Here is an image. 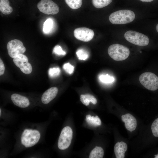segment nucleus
<instances>
[{
  "mask_svg": "<svg viewBox=\"0 0 158 158\" xmlns=\"http://www.w3.org/2000/svg\"><path fill=\"white\" fill-rule=\"evenodd\" d=\"M135 17L134 13L129 10H120L111 13L109 19L114 24H123L130 23Z\"/></svg>",
  "mask_w": 158,
  "mask_h": 158,
  "instance_id": "1",
  "label": "nucleus"
},
{
  "mask_svg": "<svg viewBox=\"0 0 158 158\" xmlns=\"http://www.w3.org/2000/svg\"><path fill=\"white\" fill-rule=\"evenodd\" d=\"M108 52L109 56L116 61L125 60L128 57L130 53L128 48L118 44L110 46L108 49Z\"/></svg>",
  "mask_w": 158,
  "mask_h": 158,
  "instance_id": "2",
  "label": "nucleus"
},
{
  "mask_svg": "<svg viewBox=\"0 0 158 158\" xmlns=\"http://www.w3.org/2000/svg\"><path fill=\"white\" fill-rule=\"evenodd\" d=\"M40 137V134L38 131L25 129L21 135V143L26 147H31L38 142Z\"/></svg>",
  "mask_w": 158,
  "mask_h": 158,
  "instance_id": "3",
  "label": "nucleus"
},
{
  "mask_svg": "<svg viewBox=\"0 0 158 158\" xmlns=\"http://www.w3.org/2000/svg\"><path fill=\"white\" fill-rule=\"evenodd\" d=\"M126 39L135 45L141 46H146L149 43V39L146 35L139 32L129 30L124 34Z\"/></svg>",
  "mask_w": 158,
  "mask_h": 158,
  "instance_id": "4",
  "label": "nucleus"
},
{
  "mask_svg": "<svg viewBox=\"0 0 158 158\" xmlns=\"http://www.w3.org/2000/svg\"><path fill=\"white\" fill-rule=\"evenodd\" d=\"M139 80L141 84L148 90L154 91L158 89V77L152 73H143L139 77Z\"/></svg>",
  "mask_w": 158,
  "mask_h": 158,
  "instance_id": "5",
  "label": "nucleus"
},
{
  "mask_svg": "<svg viewBox=\"0 0 158 158\" xmlns=\"http://www.w3.org/2000/svg\"><path fill=\"white\" fill-rule=\"evenodd\" d=\"M73 134L72 130L70 127L66 126L63 129L58 142V146L59 149L64 150L69 146L72 138Z\"/></svg>",
  "mask_w": 158,
  "mask_h": 158,
  "instance_id": "6",
  "label": "nucleus"
},
{
  "mask_svg": "<svg viewBox=\"0 0 158 158\" xmlns=\"http://www.w3.org/2000/svg\"><path fill=\"white\" fill-rule=\"evenodd\" d=\"M7 48L8 55L13 58L20 54H23L26 51V48L22 42L17 39L9 42L7 44Z\"/></svg>",
  "mask_w": 158,
  "mask_h": 158,
  "instance_id": "7",
  "label": "nucleus"
},
{
  "mask_svg": "<svg viewBox=\"0 0 158 158\" xmlns=\"http://www.w3.org/2000/svg\"><path fill=\"white\" fill-rule=\"evenodd\" d=\"M37 6L40 11L47 15H55L59 11L58 5L51 0H41Z\"/></svg>",
  "mask_w": 158,
  "mask_h": 158,
  "instance_id": "8",
  "label": "nucleus"
},
{
  "mask_svg": "<svg viewBox=\"0 0 158 158\" xmlns=\"http://www.w3.org/2000/svg\"><path fill=\"white\" fill-rule=\"evenodd\" d=\"M74 35L77 39L83 42H87L92 39L94 32L93 30L88 28H79L75 30Z\"/></svg>",
  "mask_w": 158,
  "mask_h": 158,
  "instance_id": "9",
  "label": "nucleus"
},
{
  "mask_svg": "<svg viewBox=\"0 0 158 158\" xmlns=\"http://www.w3.org/2000/svg\"><path fill=\"white\" fill-rule=\"evenodd\" d=\"M122 121L125 123L126 129L132 132L134 130L137 126L136 118L131 114L127 113L121 116Z\"/></svg>",
  "mask_w": 158,
  "mask_h": 158,
  "instance_id": "10",
  "label": "nucleus"
},
{
  "mask_svg": "<svg viewBox=\"0 0 158 158\" xmlns=\"http://www.w3.org/2000/svg\"><path fill=\"white\" fill-rule=\"evenodd\" d=\"M11 99L16 106L23 108L28 107L30 102L26 97L17 94H13L11 96Z\"/></svg>",
  "mask_w": 158,
  "mask_h": 158,
  "instance_id": "11",
  "label": "nucleus"
},
{
  "mask_svg": "<svg viewBox=\"0 0 158 158\" xmlns=\"http://www.w3.org/2000/svg\"><path fill=\"white\" fill-rule=\"evenodd\" d=\"M13 61L15 65L19 68L21 71L27 68L30 64L28 62L27 57L23 54H20L13 58Z\"/></svg>",
  "mask_w": 158,
  "mask_h": 158,
  "instance_id": "12",
  "label": "nucleus"
},
{
  "mask_svg": "<svg viewBox=\"0 0 158 158\" xmlns=\"http://www.w3.org/2000/svg\"><path fill=\"white\" fill-rule=\"evenodd\" d=\"M58 92V89L56 87H52L48 89L42 96V102L45 104L49 103L56 97Z\"/></svg>",
  "mask_w": 158,
  "mask_h": 158,
  "instance_id": "13",
  "label": "nucleus"
},
{
  "mask_svg": "<svg viewBox=\"0 0 158 158\" xmlns=\"http://www.w3.org/2000/svg\"><path fill=\"white\" fill-rule=\"evenodd\" d=\"M127 144L123 141L117 142L114 147V152L116 157L124 158L125 153L127 151Z\"/></svg>",
  "mask_w": 158,
  "mask_h": 158,
  "instance_id": "14",
  "label": "nucleus"
},
{
  "mask_svg": "<svg viewBox=\"0 0 158 158\" xmlns=\"http://www.w3.org/2000/svg\"><path fill=\"white\" fill-rule=\"evenodd\" d=\"M13 8L9 5L8 0H0V11L3 14L8 15L13 11Z\"/></svg>",
  "mask_w": 158,
  "mask_h": 158,
  "instance_id": "15",
  "label": "nucleus"
},
{
  "mask_svg": "<svg viewBox=\"0 0 158 158\" xmlns=\"http://www.w3.org/2000/svg\"><path fill=\"white\" fill-rule=\"evenodd\" d=\"M80 100L84 105L87 106L89 105L90 102L94 104L97 103L96 99L92 95L89 94L81 95L80 97Z\"/></svg>",
  "mask_w": 158,
  "mask_h": 158,
  "instance_id": "16",
  "label": "nucleus"
},
{
  "mask_svg": "<svg viewBox=\"0 0 158 158\" xmlns=\"http://www.w3.org/2000/svg\"><path fill=\"white\" fill-rule=\"evenodd\" d=\"M104 155L103 148L100 147L96 146L90 152L89 158H102Z\"/></svg>",
  "mask_w": 158,
  "mask_h": 158,
  "instance_id": "17",
  "label": "nucleus"
},
{
  "mask_svg": "<svg viewBox=\"0 0 158 158\" xmlns=\"http://www.w3.org/2000/svg\"><path fill=\"white\" fill-rule=\"evenodd\" d=\"M112 1V0H92L94 6L97 8H101L107 6Z\"/></svg>",
  "mask_w": 158,
  "mask_h": 158,
  "instance_id": "18",
  "label": "nucleus"
},
{
  "mask_svg": "<svg viewBox=\"0 0 158 158\" xmlns=\"http://www.w3.org/2000/svg\"><path fill=\"white\" fill-rule=\"evenodd\" d=\"M67 5L71 8L76 9L80 7L82 0H65Z\"/></svg>",
  "mask_w": 158,
  "mask_h": 158,
  "instance_id": "19",
  "label": "nucleus"
},
{
  "mask_svg": "<svg viewBox=\"0 0 158 158\" xmlns=\"http://www.w3.org/2000/svg\"><path fill=\"white\" fill-rule=\"evenodd\" d=\"M53 25V20L50 18L47 19L43 24V31L45 33L49 32L52 29Z\"/></svg>",
  "mask_w": 158,
  "mask_h": 158,
  "instance_id": "20",
  "label": "nucleus"
},
{
  "mask_svg": "<svg viewBox=\"0 0 158 158\" xmlns=\"http://www.w3.org/2000/svg\"><path fill=\"white\" fill-rule=\"evenodd\" d=\"M77 57L80 60H85L89 57L87 52L82 49H78L76 52Z\"/></svg>",
  "mask_w": 158,
  "mask_h": 158,
  "instance_id": "21",
  "label": "nucleus"
},
{
  "mask_svg": "<svg viewBox=\"0 0 158 158\" xmlns=\"http://www.w3.org/2000/svg\"><path fill=\"white\" fill-rule=\"evenodd\" d=\"M100 81L105 83H111L114 81V78L108 74L106 75H101L99 77Z\"/></svg>",
  "mask_w": 158,
  "mask_h": 158,
  "instance_id": "22",
  "label": "nucleus"
},
{
  "mask_svg": "<svg viewBox=\"0 0 158 158\" xmlns=\"http://www.w3.org/2000/svg\"><path fill=\"white\" fill-rule=\"evenodd\" d=\"M151 130L153 135L158 137V118L153 122L151 125Z\"/></svg>",
  "mask_w": 158,
  "mask_h": 158,
  "instance_id": "23",
  "label": "nucleus"
},
{
  "mask_svg": "<svg viewBox=\"0 0 158 158\" xmlns=\"http://www.w3.org/2000/svg\"><path fill=\"white\" fill-rule=\"evenodd\" d=\"M60 70L59 68H50L49 71V73L50 76L51 77H56L59 75Z\"/></svg>",
  "mask_w": 158,
  "mask_h": 158,
  "instance_id": "24",
  "label": "nucleus"
},
{
  "mask_svg": "<svg viewBox=\"0 0 158 158\" xmlns=\"http://www.w3.org/2000/svg\"><path fill=\"white\" fill-rule=\"evenodd\" d=\"M63 68L65 71L69 74H72L74 72V67L69 63H65Z\"/></svg>",
  "mask_w": 158,
  "mask_h": 158,
  "instance_id": "25",
  "label": "nucleus"
},
{
  "mask_svg": "<svg viewBox=\"0 0 158 158\" xmlns=\"http://www.w3.org/2000/svg\"><path fill=\"white\" fill-rule=\"evenodd\" d=\"M53 52L59 55H64L66 54V52L63 50L60 46L58 45L55 47L53 49Z\"/></svg>",
  "mask_w": 158,
  "mask_h": 158,
  "instance_id": "26",
  "label": "nucleus"
},
{
  "mask_svg": "<svg viewBox=\"0 0 158 158\" xmlns=\"http://www.w3.org/2000/svg\"><path fill=\"white\" fill-rule=\"evenodd\" d=\"M5 71V67L4 63L1 59H0V75H3Z\"/></svg>",
  "mask_w": 158,
  "mask_h": 158,
  "instance_id": "27",
  "label": "nucleus"
},
{
  "mask_svg": "<svg viewBox=\"0 0 158 158\" xmlns=\"http://www.w3.org/2000/svg\"><path fill=\"white\" fill-rule=\"evenodd\" d=\"M95 120L98 126H100L101 124V121L100 118L97 116H95Z\"/></svg>",
  "mask_w": 158,
  "mask_h": 158,
  "instance_id": "28",
  "label": "nucleus"
},
{
  "mask_svg": "<svg viewBox=\"0 0 158 158\" xmlns=\"http://www.w3.org/2000/svg\"><path fill=\"white\" fill-rule=\"evenodd\" d=\"M143 2H150L153 1L154 0H140Z\"/></svg>",
  "mask_w": 158,
  "mask_h": 158,
  "instance_id": "29",
  "label": "nucleus"
},
{
  "mask_svg": "<svg viewBox=\"0 0 158 158\" xmlns=\"http://www.w3.org/2000/svg\"><path fill=\"white\" fill-rule=\"evenodd\" d=\"M156 30L157 32H158V23L157 25L156 26Z\"/></svg>",
  "mask_w": 158,
  "mask_h": 158,
  "instance_id": "30",
  "label": "nucleus"
},
{
  "mask_svg": "<svg viewBox=\"0 0 158 158\" xmlns=\"http://www.w3.org/2000/svg\"><path fill=\"white\" fill-rule=\"evenodd\" d=\"M154 156H155V157H154L155 158H158V154L155 155Z\"/></svg>",
  "mask_w": 158,
  "mask_h": 158,
  "instance_id": "31",
  "label": "nucleus"
},
{
  "mask_svg": "<svg viewBox=\"0 0 158 158\" xmlns=\"http://www.w3.org/2000/svg\"><path fill=\"white\" fill-rule=\"evenodd\" d=\"M1 109H0V116L1 115Z\"/></svg>",
  "mask_w": 158,
  "mask_h": 158,
  "instance_id": "32",
  "label": "nucleus"
}]
</instances>
